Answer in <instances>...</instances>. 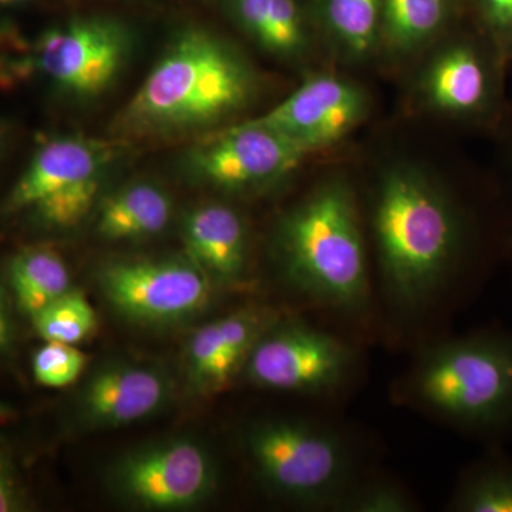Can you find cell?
<instances>
[{
  "label": "cell",
  "instance_id": "cell-1",
  "mask_svg": "<svg viewBox=\"0 0 512 512\" xmlns=\"http://www.w3.org/2000/svg\"><path fill=\"white\" fill-rule=\"evenodd\" d=\"M384 289L399 308L420 309L446 291L466 255L463 212L410 168L384 175L373 210Z\"/></svg>",
  "mask_w": 512,
  "mask_h": 512
},
{
  "label": "cell",
  "instance_id": "cell-2",
  "mask_svg": "<svg viewBox=\"0 0 512 512\" xmlns=\"http://www.w3.org/2000/svg\"><path fill=\"white\" fill-rule=\"evenodd\" d=\"M404 393L457 429L491 443L503 439L512 433V333L478 330L431 346Z\"/></svg>",
  "mask_w": 512,
  "mask_h": 512
},
{
  "label": "cell",
  "instance_id": "cell-3",
  "mask_svg": "<svg viewBox=\"0 0 512 512\" xmlns=\"http://www.w3.org/2000/svg\"><path fill=\"white\" fill-rule=\"evenodd\" d=\"M276 252L286 281L306 298L342 312L362 311L370 279L355 198L322 185L279 222Z\"/></svg>",
  "mask_w": 512,
  "mask_h": 512
},
{
  "label": "cell",
  "instance_id": "cell-4",
  "mask_svg": "<svg viewBox=\"0 0 512 512\" xmlns=\"http://www.w3.org/2000/svg\"><path fill=\"white\" fill-rule=\"evenodd\" d=\"M252 93L244 60L214 36L190 30L165 50L121 121L133 131L204 126L241 110Z\"/></svg>",
  "mask_w": 512,
  "mask_h": 512
},
{
  "label": "cell",
  "instance_id": "cell-5",
  "mask_svg": "<svg viewBox=\"0 0 512 512\" xmlns=\"http://www.w3.org/2000/svg\"><path fill=\"white\" fill-rule=\"evenodd\" d=\"M245 450L268 490L306 508L332 510L356 480L348 444L335 431L299 419L249 427Z\"/></svg>",
  "mask_w": 512,
  "mask_h": 512
},
{
  "label": "cell",
  "instance_id": "cell-6",
  "mask_svg": "<svg viewBox=\"0 0 512 512\" xmlns=\"http://www.w3.org/2000/svg\"><path fill=\"white\" fill-rule=\"evenodd\" d=\"M114 148L79 136L52 138L36 151L10 192L6 210H30L52 228L79 224L92 210Z\"/></svg>",
  "mask_w": 512,
  "mask_h": 512
},
{
  "label": "cell",
  "instance_id": "cell-7",
  "mask_svg": "<svg viewBox=\"0 0 512 512\" xmlns=\"http://www.w3.org/2000/svg\"><path fill=\"white\" fill-rule=\"evenodd\" d=\"M211 276L192 259H121L100 271L101 291L124 318L173 323L210 303Z\"/></svg>",
  "mask_w": 512,
  "mask_h": 512
},
{
  "label": "cell",
  "instance_id": "cell-8",
  "mask_svg": "<svg viewBox=\"0 0 512 512\" xmlns=\"http://www.w3.org/2000/svg\"><path fill=\"white\" fill-rule=\"evenodd\" d=\"M110 484L124 501L144 510H187L215 494L218 471L197 441L167 440L117 461Z\"/></svg>",
  "mask_w": 512,
  "mask_h": 512
},
{
  "label": "cell",
  "instance_id": "cell-9",
  "mask_svg": "<svg viewBox=\"0 0 512 512\" xmlns=\"http://www.w3.org/2000/svg\"><path fill=\"white\" fill-rule=\"evenodd\" d=\"M353 363L355 355L345 342L295 320L266 330L244 369L264 389L320 394L345 382Z\"/></svg>",
  "mask_w": 512,
  "mask_h": 512
},
{
  "label": "cell",
  "instance_id": "cell-10",
  "mask_svg": "<svg viewBox=\"0 0 512 512\" xmlns=\"http://www.w3.org/2000/svg\"><path fill=\"white\" fill-rule=\"evenodd\" d=\"M130 52V37L106 19H79L47 30L33 47L36 69L63 92L92 97L109 89Z\"/></svg>",
  "mask_w": 512,
  "mask_h": 512
},
{
  "label": "cell",
  "instance_id": "cell-11",
  "mask_svg": "<svg viewBox=\"0 0 512 512\" xmlns=\"http://www.w3.org/2000/svg\"><path fill=\"white\" fill-rule=\"evenodd\" d=\"M306 156L291 138L256 119L205 141L192 151L190 163L207 183L239 191L274 183Z\"/></svg>",
  "mask_w": 512,
  "mask_h": 512
},
{
  "label": "cell",
  "instance_id": "cell-12",
  "mask_svg": "<svg viewBox=\"0 0 512 512\" xmlns=\"http://www.w3.org/2000/svg\"><path fill=\"white\" fill-rule=\"evenodd\" d=\"M365 94L333 76H316L259 117L281 131L306 153L342 140L365 116Z\"/></svg>",
  "mask_w": 512,
  "mask_h": 512
},
{
  "label": "cell",
  "instance_id": "cell-13",
  "mask_svg": "<svg viewBox=\"0 0 512 512\" xmlns=\"http://www.w3.org/2000/svg\"><path fill=\"white\" fill-rule=\"evenodd\" d=\"M170 397L163 373L114 363L94 373L80 397V412L92 426L121 427L157 413Z\"/></svg>",
  "mask_w": 512,
  "mask_h": 512
},
{
  "label": "cell",
  "instance_id": "cell-14",
  "mask_svg": "<svg viewBox=\"0 0 512 512\" xmlns=\"http://www.w3.org/2000/svg\"><path fill=\"white\" fill-rule=\"evenodd\" d=\"M184 241L192 261L217 281H238L247 261V229L237 211L207 204L184 221Z\"/></svg>",
  "mask_w": 512,
  "mask_h": 512
},
{
  "label": "cell",
  "instance_id": "cell-15",
  "mask_svg": "<svg viewBox=\"0 0 512 512\" xmlns=\"http://www.w3.org/2000/svg\"><path fill=\"white\" fill-rule=\"evenodd\" d=\"M173 214L171 198L150 183L127 185L101 204L97 231L110 241L153 237L163 231Z\"/></svg>",
  "mask_w": 512,
  "mask_h": 512
},
{
  "label": "cell",
  "instance_id": "cell-16",
  "mask_svg": "<svg viewBox=\"0 0 512 512\" xmlns=\"http://www.w3.org/2000/svg\"><path fill=\"white\" fill-rule=\"evenodd\" d=\"M434 106L453 113L477 110L488 92L487 73L480 57L468 47H453L437 57L426 80Z\"/></svg>",
  "mask_w": 512,
  "mask_h": 512
},
{
  "label": "cell",
  "instance_id": "cell-17",
  "mask_svg": "<svg viewBox=\"0 0 512 512\" xmlns=\"http://www.w3.org/2000/svg\"><path fill=\"white\" fill-rule=\"evenodd\" d=\"M9 282L20 311L30 318L72 289L70 272L53 249H23L9 264Z\"/></svg>",
  "mask_w": 512,
  "mask_h": 512
},
{
  "label": "cell",
  "instance_id": "cell-18",
  "mask_svg": "<svg viewBox=\"0 0 512 512\" xmlns=\"http://www.w3.org/2000/svg\"><path fill=\"white\" fill-rule=\"evenodd\" d=\"M454 512H512V460L490 456L468 468L448 501Z\"/></svg>",
  "mask_w": 512,
  "mask_h": 512
},
{
  "label": "cell",
  "instance_id": "cell-19",
  "mask_svg": "<svg viewBox=\"0 0 512 512\" xmlns=\"http://www.w3.org/2000/svg\"><path fill=\"white\" fill-rule=\"evenodd\" d=\"M36 332L46 342L76 345L86 339L97 325L92 303L82 292H69L37 312L32 318Z\"/></svg>",
  "mask_w": 512,
  "mask_h": 512
},
{
  "label": "cell",
  "instance_id": "cell-20",
  "mask_svg": "<svg viewBox=\"0 0 512 512\" xmlns=\"http://www.w3.org/2000/svg\"><path fill=\"white\" fill-rule=\"evenodd\" d=\"M188 365L191 380L202 393L221 389L238 372L239 367L222 348L215 320L195 330L188 343Z\"/></svg>",
  "mask_w": 512,
  "mask_h": 512
},
{
  "label": "cell",
  "instance_id": "cell-21",
  "mask_svg": "<svg viewBox=\"0 0 512 512\" xmlns=\"http://www.w3.org/2000/svg\"><path fill=\"white\" fill-rule=\"evenodd\" d=\"M382 6L387 32L402 46L433 35L444 15L443 0H382Z\"/></svg>",
  "mask_w": 512,
  "mask_h": 512
},
{
  "label": "cell",
  "instance_id": "cell-22",
  "mask_svg": "<svg viewBox=\"0 0 512 512\" xmlns=\"http://www.w3.org/2000/svg\"><path fill=\"white\" fill-rule=\"evenodd\" d=\"M382 0H328L333 32L356 55L369 52L375 43Z\"/></svg>",
  "mask_w": 512,
  "mask_h": 512
},
{
  "label": "cell",
  "instance_id": "cell-23",
  "mask_svg": "<svg viewBox=\"0 0 512 512\" xmlns=\"http://www.w3.org/2000/svg\"><path fill=\"white\" fill-rule=\"evenodd\" d=\"M416 503L400 485L387 480H355L339 498L333 511L342 512H410Z\"/></svg>",
  "mask_w": 512,
  "mask_h": 512
},
{
  "label": "cell",
  "instance_id": "cell-24",
  "mask_svg": "<svg viewBox=\"0 0 512 512\" xmlns=\"http://www.w3.org/2000/svg\"><path fill=\"white\" fill-rule=\"evenodd\" d=\"M87 359L74 345L46 342L33 357V375L43 386H69L82 375Z\"/></svg>",
  "mask_w": 512,
  "mask_h": 512
},
{
  "label": "cell",
  "instance_id": "cell-25",
  "mask_svg": "<svg viewBox=\"0 0 512 512\" xmlns=\"http://www.w3.org/2000/svg\"><path fill=\"white\" fill-rule=\"evenodd\" d=\"M305 42L301 15L293 0H269L268 26L264 43L266 49L279 55L299 52Z\"/></svg>",
  "mask_w": 512,
  "mask_h": 512
},
{
  "label": "cell",
  "instance_id": "cell-26",
  "mask_svg": "<svg viewBox=\"0 0 512 512\" xmlns=\"http://www.w3.org/2000/svg\"><path fill=\"white\" fill-rule=\"evenodd\" d=\"M25 507V493L18 471L5 441L0 440V512L20 511Z\"/></svg>",
  "mask_w": 512,
  "mask_h": 512
},
{
  "label": "cell",
  "instance_id": "cell-27",
  "mask_svg": "<svg viewBox=\"0 0 512 512\" xmlns=\"http://www.w3.org/2000/svg\"><path fill=\"white\" fill-rule=\"evenodd\" d=\"M491 25L498 30H512V0H483Z\"/></svg>",
  "mask_w": 512,
  "mask_h": 512
},
{
  "label": "cell",
  "instance_id": "cell-28",
  "mask_svg": "<svg viewBox=\"0 0 512 512\" xmlns=\"http://www.w3.org/2000/svg\"><path fill=\"white\" fill-rule=\"evenodd\" d=\"M13 328L12 320L9 318L8 309H6L5 301L0 295V353L9 350L12 345Z\"/></svg>",
  "mask_w": 512,
  "mask_h": 512
},
{
  "label": "cell",
  "instance_id": "cell-29",
  "mask_svg": "<svg viewBox=\"0 0 512 512\" xmlns=\"http://www.w3.org/2000/svg\"><path fill=\"white\" fill-rule=\"evenodd\" d=\"M25 2V0H0V5H13V3Z\"/></svg>",
  "mask_w": 512,
  "mask_h": 512
}]
</instances>
